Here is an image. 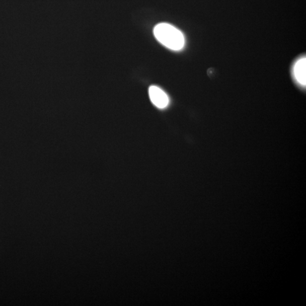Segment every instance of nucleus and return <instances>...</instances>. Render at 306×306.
<instances>
[{
	"mask_svg": "<svg viewBox=\"0 0 306 306\" xmlns=\"http://www.w3.org/2000/svg\"><path fill=\"white\" fill-rule=\"evenodd\" d=\"M154 34L161 44L172 50H181L185 44V39L181 31L168 24L157 25L154 29Z\"/></svg>",
	"mask_w": 306,
	"mask_h": 306,
	"instance_id": "obj_1",
	"label": "nucleus"
},
{
	"mask_svg": "<svg viewBox=\"0 0 306 306\" xmlns=\"http://www.w3.org/2000/svg\"><path fill=\"white\" fill-rule=\"evenodd\" d=\"M148 94L152 104L159 109H164L169 104L167 94L158 87L151 86L148 89Z\"/></svg>",
	"mask_w": 306,
	"mask_h": 306,
	"instance_id": "obj_2",
	"label": "nucleus"
},
{
	"mask_svg": "<svg viewBox=\"0 0 306 306\" xmlns=\"http://www.w3.org/2000/svg\"><path fill=\"white\" fill-rule=\"evenodd\" d=\"M294 75L297 82L303 86L306 84V59L301 58L296 63L294 67Z\"/></svg>",
	"mask_w": 306,
	"mask_h": 306,
	"instance_id": "obj_3",
	"label": "nucleus"
}]
</instances>
